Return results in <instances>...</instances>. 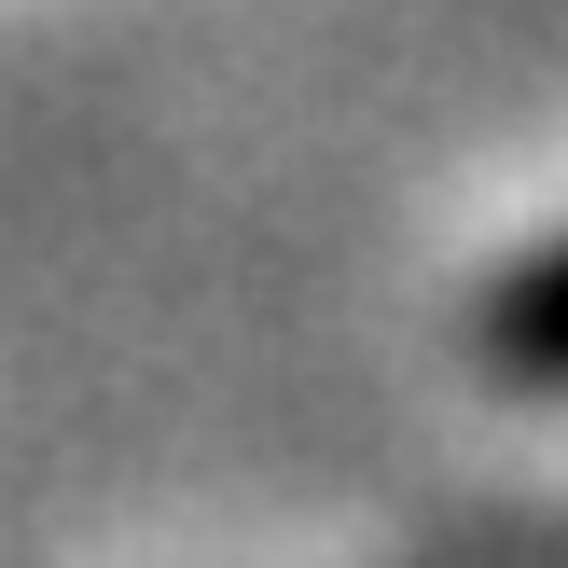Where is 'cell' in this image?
Returning a JSON list of instances; mask_svg holds the SVG:
<instances>
[{
	"label": "cell",
	"instance_id": "6da1fadb",
	"mask_svg": "<svg viewBox=\"0 0 568 568\" xmlns=\"http://www.w3.org/2000/svg\"><path fill=\"white\" fill-rule=\"evenodd\" d=\"M471 361L514 388H568V236H541L527 264H499L471 292Z\"/></svg>",
	"mask_w": 568,
	"mask_h": 568
}]
</instances>
